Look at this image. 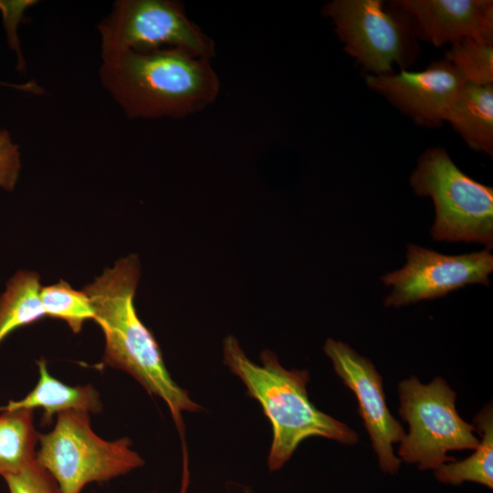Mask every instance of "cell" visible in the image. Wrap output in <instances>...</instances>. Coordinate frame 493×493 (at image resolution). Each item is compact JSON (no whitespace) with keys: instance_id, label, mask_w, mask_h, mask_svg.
Segmentation results:
<instances>
[{"instance_id":"cell-14","label":"cell","mask_w":493,"mask_h":493,"mask_svg":"<svg viewBox=\"0 0 493 493\" xmlns=\"http://www.w3.org/2000/svg\"><path fill=\"white\" fill-rule=\"evenodd\" d=\"M37 366L39 377L33 390L18 401H10L4 408H41L44 424H49L54 414L67 411L100 412V393L92 385L71 386L60 382L49 373L45 360H39Z\"/></svg>"},{"instance_id":"cell-18","label":"cell","mask_w":493,"mask_h":493,"mask_svg":"<svg viewBox=\"0 0 493 493\" xmlns=\"http://www.w3.org/2000/svg\"><path fill=\"white\" fill-rule=\"evenodd\" d=\"M40 298L46 316L64 320L74 333H79L87 320L95 319L89 295L65 280L42 287Z\"/></svg>"},{"instance_id":"cell-3","label":"cell","mask_w":493,"mask_h":493,"mask_svg":"<svg viewBox=\"0 0 493 493\" xmlns=\"http://www.w3.org/2000/svg\"><path fill=\"white\" fill-rule=\"evenodd\" d=\"M223 353L225 364L241 379L271 423L273 438L267 457L271 471L280 469L307 438L320 436L349 446L358 442L355 431L309 401L308 371L285 369L268 350L262 351V364H257L231 335L224 340Z\"/></svg>"},{"instance_id":"cell-8","label":"cell","mask_w":493,"mask_h":493,"mask_svg":"<svg viewBox=\"0 0 493 493\" xmlns=\"http://www.w3.org/2000/svg\"><path fill=\"white\" fill-rule=\"evenodd\" d=\"M323 12L336 26L344 50L373 75L404 67L409 50L407 26L383 8L381 0H334Z\"/></svg>"},{"instance_id":"cell-21","label":"cell","mask_w":493,"mask_h":493,"mask_svg":"<svg viewBox=\"0 0 493 493\" xmlns=\"http://www.w3.org/2000/svg\"><path fill=\"white\" fill-rule=\"evenodd\" d=\"M21 168L18 145L9 132L0 130V187L12 191L18 180Z\"/></svg>"},{"instance_id":"cell-10","label":"cell","mask_w":493,"mask_h":493,"mask_svg":"<svg viewBox=\"0 0 493 493\" xmlns=\"http://www.w3.org/2000/svg\"><path fill=\"white\" fill-rule=\"evenodd\" d=\"M324 351L331 360L336 374L357 398L358 413L369 434L380 468L384 473L396 474L402 461L394 455L393 444L401 442L406 434L388 409L382 376L369 359L344 342L328 339Z\"/></svg>"},{"instance_id":"cell-4","label":"cell","mask_w":493,"mask_h":493,"mask_svg":"<svg viewBox=\"0 0 493 493\" xmlns=\"http://www.w3.org/2000/svg\"><path fill=\"white\" fill-rule=\"evenodd\" d=\"M36 461L57 481L62 493H80L92 482H103L142 467V457L127 437L107 441L95 434L89 414H58L54 428L39 434Z\"/></svg>"},{"instance_id":"cell-23","label":"cell","mask_w":493,"mask_h":493,"mask_svg":"<svg viewBox=\"0 0 493 493\" xmlns=\"http://www.w3.org/2000/svg\"><path fill=\"white\" fill-rule=\"evenodd\" d=\"M0 411H2V408H0Z\"/></svg>"},{"instance_id":"cell-7","label":"cell","mask_w":493,"mask_h":493,"mask_svg":"<svg viewBox=\"0 0 493 493\" xmlns=\"http://www.w3.org/2000/svg\"><path fill=\"white\" fill-rule=\"evenodd\" d=\"M102 57L178 48L211 59L215 44L172 0H120L99 25Z\"/></svg>"},{"instance_id":"cell-19","label":"cell","mask_w":493,"mask_h":493,"mask_svg":"<svg viewBox=\"0 0 493 493\" xmlns=\"http://www.w3.org/2000/svg\"><path fill=\"white\" fill-rule=\"evenodd\" d=\"M466 82L490 85L493 83V39L467 38L446 53Z\"/></svg>"},{"instance_id":"cell-24","label":"cell","mask_w":493,"mask_h":493,"mask_svg":"<svg viewBox=\"0 0 493 493\" xmlns=\"http://www.w3.org/2000/svg\"><path fill=\"white\" fill-rule=\"evenodd\" d=\"M152 493H156V492H152Z\"/></svg>"},{"instance_id":"cell-17","label":"cell","mask_w":493,"mask_h":493,"mask_svg":"<svg viewBox=\"0 0 493 493\" xmlns=\"http://www.w3.org/2000/svg\"><path fill=\"white\" fill-rule=\"evenodd\" d=\"M482 439L475 452L462 461L445 463L434 470L435 478L444 484L458 486L474 482L493 488V412L485 406L474 418Z\"/></svg>"},{"instance_id":"cell-16","label":"cell","mask_w":493,"mask_h":493,"mask_svg":"<svg viewBox=\"0 0 493 493\" xmlns=\"http://www.w3.org/2000/svg\"><path fill=\"white\" fill-rule=\"evenodd\" d=\"M0 414V476L14 475L36 459L39 434L33 410L5 409Z\"/></svg>"},{"instance_id":"cell-5","label":"cell","mask_w":493,"mask_h":493,"mask_svg":"<svg viewBox=\"0 0 493 493\" xmlns=\"http://www.w3.org/2000/svg\"><path fill=\"white\" fill-rule=\"evenodd\" d=\"M410 184L417 195L434 202V240L493 247V189L460 171L444 149H430L419 157Z\"/></svg>"},{"instance_id":"cell-6","label":"cell","mask_w":493,"mask_h":493,"mask_svg":"<svg viewBox=\"0 0 493 493\" xmlns=\"http://www.w3.org/2000/svg\"><path fill=\"white\" fill-rule=\"evenodd\" d=\"M400 416L408 423L409 434L400 442L398 456L421 470H435L456 461L451 450L476 449L479 440L475 427L464 421L456 409V393L441 377L422 384L417 377L398 385Z\"/></svg>"},{"instance_id":"cell-20","label":"cell","mask_w":493,"mask_h":493,"mask_svg":"<svg viewBox=\"0 0 493 493\" xmlns=\"http://www.w3.org/2000/svg\"><path fill=\"white\" fill-rule=\"evenodd\" d=\"M3 478L9 493H62L54 477L36 459L19 472Z\"/></svg>"},{"instance_id":"cell-12","label":"cell","mask_w":493,"mask_h":493,"mask_svg":"<svg viewBox=\"0 0 493 493\" xmlns=\"http://www.w3.org/2000/svg\"><path fill=\"white\" fill-rule=\"evenodd\" d=\"M392 5L414 17L419 35L436 47L467 38L493 39L491 0H399Z\"/></svg>"},{"instance_id":"cell-9","label":"cell","mask_w":493,"mask_h":493,"mask_svg":"<svg viewBox=\"0 0 493 493\" xmlns=\"http://www.w3.org/2000/svg\"><path fill=\"white\" fill-rule=\"evenodd\" d=\"M493 255L488 249L450 256L417 245H408L406 264L381 278L393 289L385 307H402L444 297L469 284L488 286Z\"/></svg>"},{"instance_id":"cell-2","label":"cell","mask_w":493,"mask_h":493,"mask_svg":"<svg viewBox=\"0 0 493 493\" xmlns=\"http://www.w3.org/2000/svg\"><path fill=\"white\" fill-rule=\"evenodd\" d=\"M103 87L131 118H182L210 105L219 80L210 59L178 48L102 57Z\"/></svg>"},{"instance_id":"cell-15","label":"cell","mask_w":493,"mask_h":493,"mask_svg":"<svg viewBox=\"0 0 493 493\" xmlns=\"http://www.w3.org/2000/svg\"><path fill=\"white\" fill-rule=\"evenodd\" d=\"M40 277L28 270L16 272L0 296V344L16 330L46 316L40 293Z\"/></svg>"},{"instance_id":"cell-13","label":"cell","mask_w":493,"mask_h":493,"mask_svg":"<svg viewBox=\"0 0 493 493\" xmlns=\"http://www.w3.org/2000/svg\"><path fill=\"white\" fill-rule=\"evenodd\" d=\"M445 121L474 151L492 155L493 85L465 82L453 98Z\"/></svg>"},{"instance_id":"cell-22","label":"cell","mask_w":493,"mask_h":493,"mask_svg":"<svg viewBox=\"0 0 493 493\" xmlns=\"http://www.w3.org/2000/svg\"><path fill=\"white\" fill-rule=\"evenodd\" d=\"M243 493H250L249 490H245Z\"/></svg>"},{"instance_id":"cell-1","label":"cell","mask_w":493,"mask_h":493,"mask_svg":"<svg viewBox=\"0 0 493 493\" xmlns=\"http://www.w3.org/2000/svg\"><path fill=\"white\" fill-rule=\"evenodd\" d=\"M140 275L139 258L131 254L105 268L83 290L105 338L103 363L126 372L150 394L160 397L180 425L184 412L201 407L173 380L153 334L138 317L134 298Z\"/></svg>"},{"instance_id":"cell-11","label":"cell","mask_w":493,"mask_h":493,"mask_svg":"<svg viewBox=\"0 0 493 493\" xmlns=\"http://www.w3.org/2000/svg\"><path fill=\"white\" fill-rule=\"evenodd\" d=\"M365 81L401 111L426 125H438L445 121L453 98L466 82L446 59L433 62L419 72L369 75Z\"/></svg>"}]
</instances>
